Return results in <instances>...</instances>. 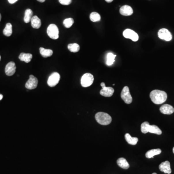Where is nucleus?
Returning <instances> with one entry per match:
<instances>
[{
    "instance_id": "3",
    "label": "nucleus",
    "mask_w": 174,
    "mask_h": 174,
    "mask_svg": "<svg viewBox=\"0 0 174 174\" xmlns=\"http://www.w3.org/2000/svg\"><path fill=\"white\" fill-rule=\"evenodd\" d=\"M95 119L98 123L103 125L109 124L112 122L111 116L106 113L100 112L95 115Z\"/></svg>"
},
{
    "instance_id": "30",
    "label": "nucleus",
    "mask_w": 174,
    "mask_h": 174,
    "mask_svg": "<svg viewBox=\"0 0 174 174\" xmlns=\"http://www.w3.org/2000/svg\"><path fill=\"white\" fill-rule=\"evenodd\" d=\"M105 1L107 3H111L113 1V0H105Z\"/></svg>"
},
{
    "instance_id": "28",
    "label": "nucleus",
    "mask_w": 174,
    "mask_h": 174,
    "mask_svg": "<svg viewBox=\"0 0 174 174\" xmlns=\"http://www.w3.org/2000/svg\"><path fill=\"white\" fill-rule=\"evenodd\" d=\"M60 4L65 5H68L72 3V0H59Z\"/></svg>"
},
{
    "instance_id": "25",
    "label": "nucleus",
    "mask_w": 174,
    "mask_h": 174,
    "mask_svg": "<svg viewBox=\"0 0 174 174\" xmlns=\"http://www.w3.org/2000/svg\"><path fill=\"white\" fill-rule=\"evenodd\" d=\"M68 50L72 52H77L80 50V46L77 43H70L68 45Z\"/></svg>"
},
{
    "instance_id": "26",
    "label": "nucleus",
    "mask_w": 174,
    "mask_h": 174,
    "mask_svg": "<svg viewBox=\"0 0 174 174\" xmlns=\"http://www.w3.org/2000/svg\"><path fill=\"white\" fill-rule=\"evenodd\" d=\"M90 18L91 21L95 22H98L100 20L101 16L99 15V14L97 12H94L90 14Z\"/></svg>"
},
{
    "instance_id": "34",
    "label": "nucleus",
    "mask_w": 174,
    "mask_h": 174,
    "mask_svg": "<svg viewBox=\"0 0 174 174\" xmlns=\"http://www.w3.org/2000/svg\"><path fill=\"white\" fill-rule=\"evenodd\" d=\"M173 153L174 154V147H173Z\"/></svg>"
},
{
    "instance_id": "6",
    "label": "nucleus",
    "mask_w": 174,
    "mask_h": 174,
    "mask_svg": "<svg viewBox=\"0 0 174 174\" xmlns=\"http://www.w3.org/2000/svg\"><path fill=\"white\" fill-rule=\"evenodd\" d=\"M121 97L126 104H130L132 103L133 98L130 92L129 87L125 86L123 88L121 93Z\"/></svg>"
},
{
    "instance_id": "5",
    "label": "nucleus",
    "mask_w": 174,
    "mask_h": 174,
    "mask_svg": "<svg viewBox=\"0 0 174 174\" xmlns=\"http://www.w3.org/2000/svg\"><path fill=\"white\" fill-rule=\"evenodd\" d=\"M94 81V77L90 73H86L81 79V84L83 87H88L92 85Z\"/></svg>"
},
{
    "instance_id": "2",
    "label": "nucleus",
    "mask_w": 174,
    "mask_h": 174,
    "mask_svg": "<svg viewBox=\"0 0 174 174\" xmlns=\"http://www.w3.org/2000/svg\"><path fill=\"white\" fill-rule=\"evenodd\" d=\"M141 130L143 134H147V133L150 132L160 135L162 133L161 129L157 126L155 125H150L147 122H144L142 123L141 125Z\"/></svg>"
},
{
    "instance_id": "11",
    "label": "nucleus",
    "mask_w": 174,
    "mask_h": 174,
    "mask_svg": "<svg viewBox=\"0 0 174 174\" xmlns=\"http://www.w3.org/2000/svg\"><path fill=\"white\" fill-rule=\"evenodd\" d=\"M37 78L34 75H30L29 79L25 84V87L28 90H33L36 88L38 85Z\"/></svg>"
},
{
    "instance_id": "19",
    "label": "nucleus",
    "mask_w": 174,
    "mask_h": 174,
    "mask_svg": "<svg viewBox=\"0 0 174 174\" xmlns=\"http://www.w3.org/2000/svg\"><path fill=\"white\" fill-rule=\"evenodd\" d=\"M161 152H162V150L161 149H153L149 150L146 153V157L149 159L152 158L155 155L161 154Z\"/></svg>"
},
{
    "instance_id": "22",
    "label": "nucleus",
    "mask_w": 174,
    "mask_h": 174,
    "mask_svg": "<svg viewBox=\"0 0 174 174\" xmlns=\"http://www.w3.org/2000/svg\"><path fill=\"white\" fill-rule=\"evenodd\" d=\"M33 12L30 9H27L25 12V15L24 17V21L26 23H28L30 22L33 17Z\"/></svg>"
},
{
    "instance_id": "24",
    "label": "nucleus",
    "mask_w": 174,
    "mask_h": 174,
    "mask_svg": "<svg viewBox=\"0 0 174 174\" xmlns=\"http://www.w3.org/2000/svg\"><path fill=\"white\" fill-rule=\"evenodd\" d=\"M3 35L6 36H10L12 33V25L10 23L6 24L5 27L3 31Z\"/></svg>"
},
{
    "instance_id": "8",
    "label": "nucleus",
    "mask_w": 174,
    "mask_h": 174,
    "mask_svg": "<svg viewBox=\"0 0 174 174\" xmlns=\"http://www.w3.org/2000/svg\"><path fill=\"white\" fill-rule=\"evenodd\" d=\"M101 86L102 87V89L100 90V93L101 95L109 97L112 96L114 92V90L112 87H107L105 86V83L104 82L101 83Z\"/></svg>"
},
{
    "instance_id": "18",
    "label": "nucleus",
    "mask_w": 174,
    "mask_h": 174,
    "mask_svg": "<svg viewBox=\"0 0 174 174\" xmlns=\"http://www.w3.org/2000/svg\"><path fill=\"white\" fill-rule=\"evenodd\" d=\"M118 165L121 168H123L124 169H127L130 167V165L129 163L127 161L126 159L124 158H120L118 159L117 161Z\"/></svg>"
},
{
    "instance_id": "12",
    "label": "nucleus",
    "mask_w": 174,
    "mask_h": 174,
    "mask_svg": "<svg viewBox=\"0 0 174 174\" xmlns=\"http://www.w3.org/2000/svg\"><path fill=\"white\" fill-rule=\"evenodd\" d=\"M16 66L15 63L13 62H9L5 68V73L8 76H12L15 73Z\"/></svg>"
},
{
    "instance_id": "27",
    "label": "nucleus",
    "mask_w": 174,
    "mask_h": 174,
    "mask_svg": "<svg viewBox=\"0 0 174 174\" xmlns=\"http://www.w3.org/2000/svg\"><path fill=\"white\" fill-rule=\"evenodd\" d=\"M74 20L72 18H66L63 21V25L67 28H69L74 24Z\"/></svg>"
},
{
    "instance_id": "16",
    "label": "nucleus",
    "mask_w": 174,
    "mask_h": 174,
    "mask_svg": "<svg viewBox=\"0 0 174 174\" xmlns=\"http://www.w3.org/2000/svg\"><path fill=\"white\" fill-rule=\"evenodd\" d=\"M33 55L30 53H21L20 54L18 58L22 62H25L26 63H29L32 60Z\"/></svg>"
},
{
    "instance_id": "15",
    "label": "nucleus",
    "mask_w": 174,
    "mask_h": 174,
    "mask_svg": "<svg viewBox=\"0 0 174 174\" xmlns=\"http://www.w3.org/2000/svg\"><path fill=\"white\" fill-rule=\"evenodd\" d=\"M120 12L122 15L129 16L132 15L133 13V10L130 6L125 5L121 7L120 10Z\"/></svg>"
},
{
    "instance_id": "20",
    "label": "nucleus",
    "mask_w": 174,
    "mask_h": 174,
    "mask_svg": "<svg viewBox=\"0 0 174 174\" xmlns=\"http://www.w3.org/2000/svg\"><path fill=\"white\" fill-rule=\"evenodd\" d=\"M39 51L41 55L43 57V58H48V57H50L52 55V50L50 49H46L43 48H39Z\"/></svg>"
},
{
    "instance_id": "21",
    "label": "nucleus",
    "mask_w": 174,
    "mask_h": 174,
    "mask_svg": "<svg viewBox=\"0 0 174 174\" xmlns=\"http://www.w3.org/2000/svg\"><path fill=\"white\" fill-rule=\"evenodd\" d=\"M125 138L128 143L132 145H135L138 142V139L137 137H133L128 133L125 135Z\"/></svg>"
},
{
    "instance_id": "31",
    "label": "nucleus",
    "mask_w": 174,
    "mask_h": 174,
    "mask_svg": "<svg viewBox=\"0 0 174 174\" xmlns=\"http://www.w3.org/2000/svg\"><path fill=\"white\" fill-rule=\"evenodd\" d=\"M37 1L38 2H40V3H43L46 0H37Z\"/></svg>"
},
{
    "instance_id": "35",
    "label": "nucleus",
    "mask_w": 174,
    "mask_h": 174,
    "mask_svg": "<svg viewBox=\"0 0 174 174\" xmlns=\"http://www.w3.org/2000/svg\"><path fill=\"white\" fill-rule=\"evenodd\" d=\"M156 174V173H153V174Z\"/></svg>"
},
{
    "instance_id": "33",
    "label": "nucleus",
    "mask_w": 174,
    "mask_h": 174,
    "mask_svg": "<svg viewBox=\"0 0 174 174\" xmlns=\"http://www.w3.org/2000/svg\"><path fill=\"white\" fill-rule=\"evenodd\" d=\"M1 18H2V16H1V14H0V21L1 20Z\"/></svg>"
},
{
    "instance_id": "7",
    "label": "nucleus",
    "mask_w": 174,
    "mask_h": 174,
    "mask_svg": "<svg viewBox=\"0 0 174 174\" xmlns=\"http://www.w3.org/2000/svg\"><path fill=\"white\" fill-rule=\"evenodd\" d=\"M60 80V75L58 73L55 72L51 74L48 77V84L50 87H55L59 82Z\"/></svg>"
},
{
    "instance_id": "29",
    "label": "nucleus",
    "mask_w": 174,
    "mask_h": 174,
    "mask_svg": "<svg viewBox=\"0 0 174 174\" xmlns=\"http://www.w3.org/2000/svg\"><path fill=\"white\" fill-rule=\"evenodd\" d=\"M18 0H8V1L9 2V3L11 4H13V3H15L16 2L18 1Z\"/></svg>"
},
{
    "instance_id": "36",
    "label": "nucleus",
    "mask_w": 174,
    "mask_h": 174,
    "mask_svg": "<svg viewBox=\"0 0 174 174\" xmlns=\"http://www.w3.org/2000/svg\"><path fill=\"white\" fill-rule=\"evenodd\" d=\"M0 60H1V56H0Z\"/></svg>"
},
{
    "instance_id": "4",
    "label": "nucleus",
    "mask_w": 174,
    "mask_h": 174,
    "mask_svg": "<svg viewBox=\"0 0 174 174\" xmlns=\"http://www.w3.org/2000/svg\"><path fill=\"white\" fill-rule=\"evenodd\" d=\"M47 34L50 38L57 39L59 37V29L55 24H50L47 29Z\"/></svg>"
},
{
    "instance_id": "13",
    "label": "nucleus",
    "mask_w": 174,
    "mask_h": 174,
    "mask_svg": "<svg viewBox=\"0 0 174 174\" xmlns=\"http://www.w3.org/2000/svg\"><path fill=\"white\" fill-rule=\"evenodd\" d=\"M159 169L165 174H170L172 172L170 164L169 161H165L161 163L159 165Z\"/></svg>"
},
{
    "instance_id": "23",
    "label": "nucleus",
    "mask_w": 174,
    "mask_h": 174,
    "mask_svg": "<svg viewBox=\"0 0 174 174\" xmlns=\"http://www.w3.org/2000/svg\"><path fill=\"white\" fill-rule=\"evenodd\" d=\"M117 57L116 55H114L112 53H108L107 54V65L108 66H110L112 65L115 62V59Z\"/></svg>"
},
{
    "instance_id": "32",
    "label": "nucleus",
    "mask_w": 174,
    "mask_h": 174,
    "mask_svg": "<svg viewBox=\"0 0 174 174\" xmlns=\"http://www.w3.org/2000/svg\"><path fill=\"white\" fill-rule=\"evenodd\" d=\"M3 95L1 94H0V100H1L3 99Z\"/></svg>"
},
{
    "instance_id": "1",
    "label": "nucleus",
    "mask_w": 174,
    "mask_h": 174,
    "mask_svg": "<svg viewBox=\"0 0 174 174\" xmlns=\"http://www.w3.org/2000/svg\"><path fill=\"white\" fill-rule=\"evenodd\" d=\"M150 98L153 103L160 105L165 102L167 98V95L164 91L155 90L150 92Z\"/></svg>"
},
{
    "instance_id": "14",
    "label": "nucleus",
    "mask_w": 174,
    "mask_h": 174,
    "mask_svg": "<svg viewBox=\"0 0 174 174\" xmlns=\"http://www.w3.org/2000/svg\"><path fill=\"white\" fill-rule=\"evenodd\" d=\"M160 111L162 114L171 115L174 112V108L172 105L168 104H165L160 107Z\"/></svg>"
},
{
    "instance_id": "9",
    "label": "nucleus",
    "mask_w": 174,
    "mask_h": 174,
    "mask_svg": "<svg viewBox=\"0 0 174 174\" xmlns=\"http://www.w3.org/2000/svg\"><path fill=\"white\" fill-rule=\"evenodd\" d=\"M123 35L126 38L131 39L134 42L137 41L139 39V36L137 33L132 30L129 29H127L124 31Z\"/></svg>"
},
{
    "instance_id": "17",
    "label": "nucleus",
    "mask_w": 174,
    "mask_h": 174,
    "mask_svg": "<svg viewBox=\"0 0 174 174\" xmlns=\"http://www.w3.org/2000/svg\"><path fill=\"white\" fill-rule=\"evenodd\" d=\"M31 25L33 28L39 29L41 26V21L40 19L36 16H34L32 17L31 20Z\"/></svg>"
},
{
    "instance_id": "10",
    "label": "nucleus",
    "mask_w": 174,
    "mask_h": 174,
    "mask_svg": "<svg viewBox=\"0 0 174 174\" xmlns=\"http://www.w3.org/2000/svg\"><path fill=\"white\" fill-rule=\"evenodd\" d=\"M158 36L160 39L164 40L167 41H170L172 39V35L171 33L167 29H162L160 30L158 33Z\"/></svg>"
}]
</instances>
